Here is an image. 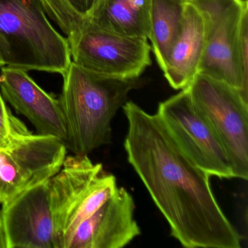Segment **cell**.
Masks as SVG:
<instances>
[{
  "instance_id": "6da1fadb",
  "label": "cell",
  "mask_w": 248,
  "mask_h": 248,
  "mask_svg": "<svg viewBox=\"0 0 248 248\" xmlns=\"http://www.w3.org/2000/svg\"><path fill=\"white\" fill-rule=\"evenodd\" d=\"M127 159L170 228L187 248H240L241 238L210 186V177L173 139L157 114L123 106Z\"/></svg>"
},
{
  "instance_id": "7a4b0ae2",
  "label": "cell",
  "mask_w": 248,
  "mask_h": 248,
  "mask_svg": "<svg viewBox=\"0 0 248 248\" xmlns=\"http://www.w3.org/2000/svg\"><path fill=\"white\" fill-rule=\"evenodd\" d=\"M62 77L59 100L66 122L67 149L74 155H88L111 143V121L142 81L95 73L73 62Z\"/></svg>"
},
{
  "instance_id": "3957f363",
  "label": "cell",
  "mask_w": 248,
  "mask_h": 248,
  "mask_svg": "<svg viewBox=\"0 0 248 248\" xmlns=\"http://www.w3.org/2000/svg\"><path fill=\"white\" fill-rule=\"evenodd\" d=\"M4 66L63 75L72 63L68 40L55 29L40 0H0Z\"/></svg>"
},
{
  "instance_id": "277c9868",
  "label": "cell",
  "mask_w": 248,
  "mask_h": 248,
  "mask_svg": "<svg viewBox=\"0 0 248 248\" xmlns=\"http://www.w3.org/2000/svg\"><path fill=\"white\" fill-rule=\"evenodd\" d=\"M117 180L88 155L66 156L50 179L56 248H67L76 229L117 189Z\"/></svg>"
},
{
  "instance_id": "5b68a950",
  "label": "cell",
  "mask_w": 248,
  "mask_h": 248,
  "mask_svg": "<svg viewBox=\"0 0 248 248\" xmlns=\"http://www.w3.org/2000/svg\"><path fill=\"white\" fill-rule=\"evenodd\" d=\"M66 154L62 139L34 134L13 114L11 134L0 146V204L54 176Z\"/></svg>"
},
{
  "instance_id": "8992f818",
  "label": "cell",
  "mask_w": 248,
  "mask_h": 248,
  "mask_svg": "<svg viewBox=\"0 0 248 248\" xmlns=\"http://www.w3.org/2000/svg\"><path fill=\"white\" fill-rule=\"evenodd\" d=\"M186 88L223 144L234 178L248 179V101L236 88L202 74Z\"/></svg>"
},
{
  "instance_id": "52a82bcc",
  "label": "cell",
  "mask_w": 248,
  "mask_h": 248,
  "mask_svg": "<svg viewBox=\"0 0 248 248\" xmlns=\"http://www.w3.org/2000/svg\"><path fill=\"white\" fill-rule=\"evenodd\" d=\"M66 38L72 62L95 73L136 79L152 64L148 39L116 34L86 18Z\"/></svg>"
},
{
  "instance_id": "ba28073f",
  "label": "cell",
  "mask_w": 248,
  "mask_h": 248,
  "mask_svg": "<svg viewBox=\"0 0 248 248\" xmlns=\"http://www.w3.org/2000/svg\"><path fill=\"white\" fill-rule=\"evenodd\" d=\"M202 15L204 47L198 73L223 81L237 89L248 101L238 69V46L242 16L248 0H192Z\"/></svg>"
},
{
  "instance_id": "9c48e42d",
  "label": "cell",
  "mask_w": 248,
  "mask_h": 248,
  "mask_svg": "<svg viewBox=\"0 0 248 248\" xmlns=\"http://www.w3.org/2000/svg\"><path fill=\"white\" fill-rule=\"evenodd\" d=\"M156 114L199 168L210 176L234 178L232 162L223 144L196 107L187 88L161 102Z\"/></svg>"
},
{
  "instance_id": "30bf717a",
  "label": "cell",
  "mask_w": 248,
  "mask_h": 248,
  "mask_svg": "<svg viewBox=\"0 0 248 248\" xmlns=\"http://www.w3.org/2000/svg\"><path fill=\"white\" fill-rule=\"evenodd\" d=\"M7 248H56L50 179L2 204Z\"/></svg>"
},
{
  "instance_id": "8fae6325",
  "label": "cell",
  "mask_w": 248,
  "mask_h": 248,
  "mask_svg": "<svg viewBox=\"0 0 248 248\" xmlns=\"http://www.w3.org/2000/svg\"><path fill=\"white\" fill-rule=\"evenodd\" d=\"M0 93L5 102L28 119L37 133L59 138L66 144L67 130L59 100L44 91L27 71L2 66Z\"/></svg>"
},
{
  "instance_id": "7c38bea8",
  "label": "cell",
  "mask_w": 248,
  "mask_h": 248,
  "mask_svg": "<svg viewBox=\"0 0 248 248\" xmlns=\"http://www.w3.org/2000/svg\"><path fill=\"white\" fill-rule=\"evenodd\" d=\"M133 196L117 188L96 211L79 224L67 248H122L140 234Z\"/></svg>"
},
{
  "instance_id": "4fadbf2b",
  "label": "cell",
  "mask_w": 248,
  "mask_h": 248,
  "mask_svg": "<svg viewBox=\"0 0 248 248\" xmlns=\"http://www.w3.org/2000/svg\"><path fill=\"white\" fill-rule=\"evenodd\" d=\"M204 21L198 8L188 1L181 35L162 69L175 90L186 88L198 74L204 47Z\"/></svg>"
},
{
  "instance_id": "5bb4252c",
  "label": "cell",
  "mask_w": 248,
  "mask_h": 248,
  "mask_svg": "<svg viewBox=\"0 0 248 248\" xmlns=\"http://www.w3.org/2000/svg\"><path fill=\"white\" fill-rule=\"evenodd\" d=\"M151 0H99L87 20L123 36L149 39Z\"/></svg>"
},
{
  "instance_id": "9a60e30c",
  "label": "cell",
  "mask_w": 248,
  "mask_h": 248,
  "mask_svg": "<svg viewBox=\"0 0 248 248\" xmlns=\"http://www.w3.org/2000/svg\"><path fill=\"white\" fill-rule=\"evenodd\" d=\"M187 0H151L148 40L161 69H163L184 27Z\"/></svg>"
},
{
  "instance_id": "2e32d148",
  "label": "cell",
  "mask_w": 248,
  "mask_h": 248,
  "mask_svg": "<svg viewBox=\"0 0 248 248\" xmlns=\"http://www.w3.org/2000/svg\"><path fill=\"white\" fill-rule=\"evenodd\" d=\"M49 18L62 32H69L78 24L79 16L72 9L66 0H40Z\"/></svg>"
},
{
  "instance_id": "e0dca14e",
  "label": "cell",
  "mask_w": 248,
  "mask_h": 248,
  "mask_svg": "<svg viewBox=\"0 0 248 248\" xmlns=\"http://www.w3.org/2000/svg\"><path fill=\"white\" fill-rule=\"evenodd\" d=\"M248 8L242 16L238 46V69L245 88L248 89Z\"/></svg>"
},
{
  "instance_id": "ac0fdd59",
  "label": "cell",
  "mask_w": 248,
  "mask_h": 248,
  "mask_svg": "<svg viewBox=\"0 0 248 248\" xmlns=\"http://www.w3.org/2000/svg\"><path fill=\"white\" fill-rule=\"evenodd\" d=\"M13 114L0 93V146L9 138Z\"/></svg>"
},
{
  "instance_id": "d6986e66",
  "label": "cell",
  "mask_w": 248,
  "mask_h": 248,
  "mask_svg": "<svg viewBox=\"0 0 248 248\" xmlns=\"http://www.w3.org/2000/svg\"><path fill=\"white\" fill-rule=\"evenodd\" d=\"M72 9L85 18L89 15L90 13L95 8L99 0H66Z\"/></svg>"
},
{
  "instance_id": "ffe728a7",
  "label": "cell",
  "mask_w": 248,
  "mask_h": 248,
  "mask_svg": "<svg viewBox=\"0 0 248 248\" xmlns=\"http://www.w3.org/2000/svg\"><path fill=\"white\" fill-rule=\"evenodd\" d=\"M0 248H7L5 232H4L3 224H2L1 216H0Z\"/></svg>"
},
{
  "instance_id": "44dd1931",
  "label": "cell",
  "mask_w": 248,
  "mask_h": 248,
  "mask_svg": "<svg viewBox=\"0 0 248 248\" xmlns=\"http://www.w3.org/2000/svg\"><path fill=\"white\" fill-rule=\"evenodd\" d=\"M0 63H1V64L3 65L4 66L3 61H2V56H1V54H0Z\"/></svg>"
},
{
  "instance_id": "7402d4cb",
  "label": "cell",
  "mask_w": 248,
  "mask_h": 248,
  "mask_svg": "<svg viewBox=\"0 0 248 248\" xmlns=\"http://www.w3.org/2000/svg\"><path fill=\"white\" fill-rule=\"evenodd\" d=\"M2 66H3V65L1 64V63H0V69H1V68H2Z\"/></svg>"
},
{
  "instance_id": "603a6c76",
  "label": "cell",
  "mask_w": 248,
  "mask_h": 248,
  "mask_svg": "<svg viewBox=\"0 0 248 248\" xmlns=\"http://www.w3.org/2000/svg\"><path fill=\"white\" fill-rule=\"evenodd\" d=\"M187 1H192V0H187Z\"/></svg>"
}]
</instances>
